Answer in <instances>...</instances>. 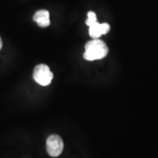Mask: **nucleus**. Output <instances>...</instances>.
<instances>
[{
    "instance_id": "obj_1",
    "label": "nucleus",
    "mask_w": 158,
    "mask_h": 158,
    "mask_svg": "<svg viewBox=\"0 0 158 158\" xmlns=\"http://www.w3.org/2000/svg\"><path fill=\"white\" fill-rule=\"evenodd\" d=\"M108 48L106 43L101 40L93 39L85 45L84 58L87 61L102 59L107 56Z\"/></svg>"
},
{
    "instance_id": "obj_2",
    "label": "nucleus",
    "mask_w": 158,
    "mask_h": 158,
    "mask_svg": "<svg viewBox=\"0 0 158 158\" xmlns=\"http://www.w3.org/2000/svg\"><path fill=\"white\" fill-rule=\"evenodd\" d=\"M33 78L41 86H48L54 78V75L46 64H41L35 67L33 72Z\"/></svg>"
},
{
    "instance_id": "obj_3",
    "label": "nucleus",
    "mask_w": 158,
    "mask_h": 158,
    "mask_svg": "<svg viewBox=\"0 0 158 158\" xmlns=\"http://www.w3.org/2000/svg\"><path fill=\"white\" fill-rule=\"evenodd\" d=\"M64 149V143L60 136L52 135L49 136L46 141V149L51 157H58Z\"/></svg>"
},
{
    "instance_id": "obj_4",
    "label": "nucleus",
    "mask_w": 158,
    "mask_h": 158,
    "mask_svg": "<svg viewBox=\"0 0 158 158\" xmlns=\"http://www.w3.org/2000/svg\"><path fill=\"white\" fill-rule=\"evenodd\" d=\"M89 29V34L93 39H99L102 35H106L109 32L110 27L108 23H100L97 21L94 24L91 25Z\"/></svg>"
},
{
    "instance_id": "obj_5",
    "label": "nucleus",
    "mask_w": 158,
    "mask_h": 158,
    "mask_svg": "<svg viewBox=\"0 0 158 158\" xmlns=\"http://www.w3.org/2000/svg\"><path fill=\"white\" fill-rule=\"evenodd\" d=\"M34 21L37 23L39 27H47L50 25V13L46 10H40L37 11L33 16Z\"/></svg>"
},
{
    "instance_id": "obj_6",
    "label": "nucleus",
    "mask_w": 158,
    "mask_h": 158,
    "mask_svg": "<svg viewBox=\"0 0 158 158\" xmlns=\"http://www.w3.org/2000/svg\"><path fill=\"white\" fill-rule=\"evenodd\" d=\"M98 21V18H97L96 13L93 11H89L87 13V19L86 20V24L88 27H90L91 25L94 24Z\"/></svg>"
},
{
    "instance_id": "obj_7",
    "label": "nucleus",
    "mask_w": 158,
    "mask_h": 158,
    "mask_svg": "<svg viewBox=\"0 0 158 158\" xmlns=\"http://www.w3.org/2000/svg\"><path fill=\"white\" fill-rule=\"evenodd\" d=\"M2 48V40L1 37H0V50Z\"/></svg>"
}]
</instances>
